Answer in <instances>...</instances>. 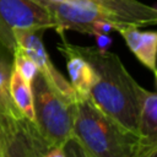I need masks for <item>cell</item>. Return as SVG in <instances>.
I'll use <instances>...</instances> for the list:
<instances>
[{
	"mask_svg": "<svg viewBox=\"0 0 157 157\" xmlns=\"http://www.w3.org/2000/svg\"><path fill=\"white\" fill-rule=\"evenodd\" d=\"M54 20V29L93 34L96 25L107 22L117 31L120 27H145L157 23V9L139 0H67L66 2L37 1Z\"/></svg>",
	"mask_w": 157,
	"mask_h": 157,
	"instance_id": "6da1fadb",
	"label": "cell"
},
{
	"mask_svg": "<svg viewBox=\"0 0 157 157\" xmlns=\"http://www.w3.org/2000/svg\"><path fill=\"white\" fill-rule=\"evenodd\" d=\"M76 48L96 72V81L88 93L91 101L125 129L136 134L139 83L117 54L97 47Z\"/></svg>",
	"mask_w": 157,
	"mask_h": 157,
	"instance_id": "7a4b0ae2",
	"label": "cell"
},
{
	"mask_svg": "<svg viewBox=\"0 0 157 157\" xmlns=\"http://www.w3.org/2000/svg\"><path fill=\"white\" fill-rule=\"evenodd\" d=\"M72 135L92 157H132L139 136L102 112L87 97L74 102Z\"/></svg>",
	"mask_w": 157,
	"mask_h": 157,
	"instance_id": "3957f363",
	"label": "cell"
},
{
	"mask_svg": "<svg viewBox=\"0 0 157 157\" xmlns=\"http://www.w3.org/2000/svg\"><path fill=\"white\" fill-rule=\"evenodd\" d=\"M33 92V125L50 150L63 146L72 135L74 102L55 91L38 72L31 82Z\"/></svg>",
	"mask_w": 157,
	"mask_h": 157,
	"instance_id": "277c9868",
	"label": "cell"
},
{
	"mask_svg": "<svg viewBox=\"0 0 157 157\" xmlns=\"http://www.w3.org/2000/svg\"><path fill=\"white\" fill-rule=\"evenodd\" d=\"M54 26L49 11L34 0H0V52L13 53L17 29L45 31Z\"/></svg>",
	"mask_w": 157,
	"mask_h": 157,
	"instance_id": "5b68a950",
	"label": "cell"
},
{
	"mask_svg": "<svg viewBox=\"0 0 157 157\" xmlns=\"http://www.w3.org/2000/svg\"><path fill=\"white\" fill-rule=\"evenodd\" d=\"M44 29H17L15 31L16 47L21 48L36 64L38 72L63 97L70 102L76 101V93L70 82L55 67L43 44Z\"/></svg>",
	"mask_w": 157,
	"mask_h": 157,
	"instance_id": "8992f818",
	"label": "cell"
},
{
	"mask_svg": "<svg viewBox=\"0 0 157 157\" xmlns=\"http://www.w3.org/2000/svg\"><path fill=\"white\" fill-rule=\"evenodd\" d=\"M48 150L29 120L7 132H0V157H34Z\"/></svg>",
	"mask_w": 157,
	"mask_h": 157,
	"instance_id": "52a82bcc",
	"label": "cell"
},
{
	"mask_svg": "<svg viewBox=\"0 0 157 157\" xmlns=\"http://www.w3.org/2000/svg\"><path fill=\"white\" fill-rule=\"evenodd\" d=\"M61 43L58 44V50L65 58L66 69L70 77V85L74 88L76 97H87L94 81L96 72L87 59L77 50L75 44L69 43L64 33H60Z\"/></svg>",
	"mask_w": 157,
	"mask_h": 157,
	"instance_id": "ba28073f",
	"label": "cell"
},
{
	"mask_svg": "<svg viewBox=\"0 0 157 157\" xmlns=\"http://www.w3.org/2000/svg\"><path fill=\"white\" fill-rule=\"evenodd\" d=\"M12 69V54L0 52V132H7L27 119L15 105L10 94L9 80Z\"/></svg>",
	"mask_w": 157,
	"mask_h": 157,
	"instance_id": "9c48e42d",
	"label": "cell"
},
{
	"mask_svg": "<svg viewBox=\"0 0 157 157\" xmlns=\"http://www.w3.org/2000/svg\"><path fill=\"white\" fill-rule=\"evenodd\" d=\"M117 32L123 37L137 60L156 75L157 33L155 31H141L134 26L120 27Z\"/></svg>",
	"mask_w": 157,
	"mask_h": 157,
	"instance_id": "30bf717a",
	"label": "cell"
},
{
	"mask_svg": "<svg viewBox=\"0 0 157 157\" xmlns=\"http://www.w3.org/2000/svg\"><path fill=\"white\" fill-rule=\"evenodd\" d=\"M140 141L157 142V94L137 87V128Z\"/></svg>",
	"mask_w": 157,
	"mask_h": 157,
	"instance_id": "8fae6325",
	"label": "cell"
},
{
	"mask_svg": "<svg viewBox=\"0 0 157 157\" xmlns=\"http://www.w3.org/2000/svg\"><path fill=\"white\" fill-rule=\"evenodd\" d=\"M10 94L15 105L22 113V115L33 123L34 120V108H33V92L32 85L27 80H25L12 66L9 80Z\"/></svg>",
	"mask_w": 157,
	"mask_h": 157,
	"instance_id": "7c38bea8",
	"label": "cell"
},
{
	"mask_svg": "<svg viewBox=\"0 0 157 157\" xmlns=\"http://www.w3.org/2000/svg\"><path fill=\"white\" fill-rule=\"evenodd\" d=\"M12 66L28 82H32V80L38 74V69L34 61L18 47H16L12 53Z\"/></svg>",
	"mask_w": 157,
	"mask_h": 157,
	"instance_id": "4fadbf2b",
	"label": "cell"
},
{
	"mask_svg": "<svg viewBox=\"0 0 157 157\" xmlns=\"http://www.w3.org/2000/svg\"><path fill=\"white\" fill-rule=\"evenodd\" d=\"M63 150L65 157H92L83 147L82 145L77 141V139L71 135L64 144H63Z\"/></svg>",
	"mask_w": 157,
	"mask_h": 157,
	"instance_id": "5bb4252c",
	"label": "cell"
},
{
	"mask_svg": "<svg viewBox=\"0 0 157 157\" xmlns=\"http://www.w3.org/2000/svg\"><path fill=\"white\" fill-rule=\"evenodd\" d=\"M132 157H157V142L140 141Z\"/></svg>",
	"mask_w": 157,
	"mask_h": 157,
	"instance_id": "9a60e30c",
	"label": "cell"
},
{
	"mask_svg": "<svg viewBox=\"0 0 157 157\" xmlns=\"http://www.w3.org/2000/svg\"><path fill=\"white\" fill-rule=\"evenodd\" d=\"M96 38V43H97V48L101 50H108L109 45L112 44V39L110 37H108V34H96L93 36Z\"/></svg>",
	"mask_w": 157,
	"mask_h": 157,
	"instance_id": "2e32d148",
	"label": "cell"
},
{
	"mask_svg": "<svg viewBox=\"0 0 157 157\" xmlns=\"http://www.w3.org/2000/svg\"><path fill=\"white\" fill-rule=\"evenodd\" d=\"M42 157H65V155H64V150H63V146L52 147V148H50V150H48V152H45Z\"/></svg>",
	"mask_w": 157,
	"mask_h": 157,
	"instance_id": "e0dca14e",
	"label": "cell"
},
{
	"mask_svg": "<svg viewBox=\"0 0 157 157\" xmlns=\"http://www.w3.org/2000/svg\"><path fill=\"white\" fill-rule=\"evenodd\" d=\"M44 153H45V152H40V153H37V155H36L34 157H42V156H43Z\"/></svg>",
	"mask_w": 157,
	"mask_h": 157,
	"instance_id": "ac0fdd59",
	"label": "cell"
}]
</instances>
